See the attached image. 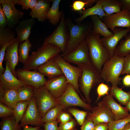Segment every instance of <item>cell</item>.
Here are the masks:
<instances>
[{
  "label": "cell",
  "mask_w": 130,
  "mask_h": 130,
  "mask_svg": "<svg viewBox=\"0 0 130 130\" xmlns=\"http://www.w3.org/2000/svg\"><path fill=\"white\" fill-rule=\"evenodd\" d=\"M117 47L114 54L121 57H124L130 53V32L125 37Z\"/></svg>",
  "instance_id": "cell-31"
},
{
  "label": "cell",
  "mask_w": 130,
  "mask_h": 130,
  "mask_svg": "<svg viewBox=\"0 0 130 130\" xmlns=\"http://www.w3.org/2000/svg\"><path fill=\"white\" fill-rule=\"evenodd\" d=\"M69 113L63 111H61L57 117V120L60 123L64 124L66 123L73 119Z\"/></svg>",
  "instance_id": "cell-44"
},
{
  "label": "cell",
  "mask_w": 130,
  "mask_h": 130,
  "mask_svg": "<svg viewBox=\"0 0 130 130\" xmlns=\"http://www.w3.org/2000/svg\"><path fill=\"white\" fill-rule=\"evenodd\" d=\"M62 57L67 62L77 65L91 64L88 46L84 39L74 50Z\"/></svg>",
  "instance_id": "cell-13"
},
{
  "label": "cell",
  "mask_w": 130,
  "mask_h": 130,
  "mask_svg": "<svg viewBox=\"0 0 130 130\" xmlns=\"http://www.w3.org/2000/svg\"><path fill=\"white\" fill-rule=\"evenodd\" d=\"M59 122L57 120L48 122L44 123V130H59L58 126Z\"/></svg>",
  "instance_id": "cell-46"
},
{
  "label": "cell",
  "mask_w": 130,
  "mask_h": 130,
  "mask_svg": "<svg viewBox=\"0 0 130 130\" xmlns=\"http://www.w3.org/2000/svg\"><path fill=\"white\" fill-rule=\"evenodd\" d=\"M102 101L110 109L115 120L125 118L130 114L126 107L122 106L116 102L110 93L105 95Z\"/></svg>",
  "instance_id": "cell-19"
},
{
  "label": "cell",
  "mask_w": 130,
  "mask_h": 130,
  "mask_svg": "<svg viewBox=\"0 0 130 130\" xmlns=\"http://www.w3.org/2000/svg\"><path fill=\"white\" fill-rule=\"evenodd\" d=\"M19 44L17 38L16 41L7 47L4 59L10 71L17 78L15 68L19 62L18 49Z\"/></svg>",
  "instance_id": "cell-18"
},
{
  "label": "cell",
  "mask_w": 130,
  "mask_h": 130,
  "mask_svg": "<svg viewBox=\"0 0 130 130\" xmlns=\"http://www.w3.org/2000/svg\"><path fill=\"white\" fill-rule=\"evenodd\" d=\"M77 122L75 119H73L70 121L65 124L60 123L58 126L59 130H74Z\"/></svg>",
  "instance_id": "cell-45"
},
{
  "label": "cell",
  "mask_w": 130,
  "mask_h": 130,
  "mask_svg": "<svg viewBox=\"0 0 130 130\" xmlns=\"http://www.w3.org/2000/svg\"><path fill=\"white\" fill-rule=\"evenodd\" d=\"M13 110L0 102V117L13 116Z\"/></svg>",
  "instance_id": "cell-43"
},
{
  "label": "cell",
  "mask_w": 130,
  "mask_h": 130,
  "mask_svg": "<svg viewBox=\"0 0 130 130\" xmlns=\"http://www.w3.org/2000/svg\"><path fill=\"white\" fill-rule=\"evenodd\" d=\"M50 0H38L34 8L29 15L32 18L36 19L39 21L43 22L47 19V16L51 7Z\"/></svg>",
  "instance_id": "cell-22"
},
{
  "label": "cell",
  "mask_w": 130,
  "mask_h": 130,
  "mask_svg": "<svg viewBox=\"0 0 130 130\" xmlns=\"http://www.w3.org/2000/svg\"><path fill=\"white\" fill-rule=\"evenodd\" d=\"M35 23V19L32 18L24 20L19 23L15 30L20 44L28 39Z\"/></svg>",
  "instance_id": "cell-21"
},
{
  "label": "cell",
  "mask_w": 130,
  "mask_h": 130,
  "mask_svg": "<svg viewBox=\"0 0 130 130\" xmlns=\"http://www.w3.org/2000/svg\"><path fill=\"white\" fill-rule=\"evenodd\" d=\"M86 119L92 120L95 125L101 123H108L115 120L110 109L101 101L88 113Z\"/></svg>",
  "instance_id": "cell-11"
},
{
  "label": "cell",
  "mask_w": 130,
  "mask_h": 130,
  "mask_svg": "<svg viewBox=\"0 0 130 130\" xmlns=\"http://www.w3.org/2000/svg\"><path fill=\"white\" fill-rule=\"evenodd\" d=\"M30 100L19 101L13 109V116L17 123L21 121Z\"/></svg>",
  "instance_id": "cell-33"
},
{
  "label": "cell",
  "mask_w": 130,
  "mask_h": 130,
  "mask_svg": "<svg viewBox=\"0 0 130 130\" xmlns=\"http://www.w3.org/2000/svg\"><path fill=\"white\" fill-rule=\"evenodd\" d=\"M108 123H101L95 125L94 130H108Z\"/></svg>",
  "instance_id": "cell-50"
},
{
  "label": "cell",
  "mask_w": 130,
  "mask_h": 130,
  "mask_svg": "<svg viewBox=\"0 0 130 130\" xmlns=\"http://www.w3.org/2000/svg\"><path fill=\"white\" fill-rule=\"evenodd\" d=\"M16 0H0V5L8 21L7 27L11 29L19 23L23 17L24 12L15 7Z\"/></svg>",
  "instance_id": "cell-12"
},
{
  "label": "cell",
  "mask_w": 130,
  "mask_h": 130,
  "mask_svg": "<svg viewBox=\"0 0 130 130\" xmlns=\"http://www.w3.org/2000/svg\"><path fill=\"white\" fill-rule=\"evenodd\" d=\"M68 83L65 76L63 75L47 80L45 85L52 97L58 100L64 94Z\"/></svg>",
  "instance_id": "cell-16"
},
{
  "label": "cell",
  "mask_w": 130,
  "mask_h": 130,
  "mask_svg": "<svg viewBox=\"0 0 130 130\" xmlns=\"http://www.w3.org/2000/svg\"><path fill=\"white\" fill-rule=\"evenodd\" d=\"M97 0H74L71 7L73 11L79 12L84 10L85 7H91Z\"/></svg>",
  "instance_id": "cell-37"
},
{
  "label": "cell",
  "mask_w": 130,
  "mask_h": 130,
  "mask_svg": "<svg viewBox=\"0 0 130 130\" xmlns=\"http://www.w3.org/2000/svg\"><path fill=\"white\" fill-rule=\"evenodd\" d=\"M22 127L23 130H39L40 127L36 126L35 127H32L26 125L23 126Z\"/></svg>",
  "instance_id": "cell-53"
},
{
  "label": "cell",
  "mask_w": 130,
  "mask_h": 130,
  "mask_svg": "<svg viewBox=\"0 0 130 130\" xmlns=\"http://www.w3.org/2000/svg\"><path fill=\"white\" fill-rule=\"evenodd\" d=\"M13 74L6 64L5 71L0 75V85L4 90L10 89H17L25 85Z\"/></svg>",
  "instance_id": "cell-20"
},
{
  "label": "cell",
  "mask_w": 130,
  "mask_h": 130,
  "mask_svg": "<svg viewBox=\"0 0 130 130\" xmlns=\"http://www.w3.org/2000/svg\"><path fill=\"white\" fill-rule=\"evenodd\" d=\"M67 27L64 14L62 11L59 24L50 35L45 38L42 46L52 44L58 48L62 54L64 53L66 51L69 39Z\"/></svg>",
  "instance_id": "cell-6"
},
{
  "label": "cell",
  "mask_w": 130,
  "mask_h": 130,
  "mask_svg": "<svg viewBox=\"0 0 130 130\" xmlns=\"http://www.w3.org/2000/svg\"><path fill=\"white\" fill-rule=\"evenodd\" d=\"M110 93L122 105H126L130 100V91L125 92L117 86H112Z\"/></svg>",
  "instance_id": "cell-29"
},
{
  "label": "cell",
  "mask_w": 130,
  "mask_h": 130,
  "mask_svg": "<svg viewBox=\"0 0 130 130\" xmlns=\"http://www.w3.org/2000/svg\"><path fill=\"white\" fill-rule=\"evenodd\" d=\"M109 90L110 88L107 85L103 83L99 84L97 89L98 97L96 102L102 96L108 94Z\"/></svg>",
  "instance_id": "cell-42"
},
{
  "label": "cell",
  "mask_w": 130,
  "mask_h": 130,
  "mask_svg": "<svg viewBox=\"0 0 130 130\" xmlns=\"http://www.w3.org/2000/svg\"><path fill=\"white\" fill-rule=\"evenodd\" d=\"M38 0H16V4L21 6L23 10H32L37 3Z\"/></svg>",
  "instance_id": "cell-41"
},
{
  "label": "cell",
  "mask_w": 130,
  "mask_h": 130,
  "mask_svg": "<svg viewBox=\"0 0 130 130\" xmlns=\"http://www.w3.org/2000/svg\"><path fill=\"white\" fill-rule=\"evenodd\" d=\"M112 32L113 34L110 37L101 38L103 44L107 49L111 57L114 55L118 42L130 32V27L124 29L116 27Z\"/></svg>",
  "instance_id": "cell-17"
},
{
  "label": "cell",
  "mask_w": 130,
  "mask_h": 130,
  "mask_svg": "<svg viewBox=\"0 0 130 130\" xmlns=\"http://www.w3.org/2000/svg\"><path fill=\"white\" fill-rule=\"evenodd\" d=\"M21 127L13 116L3 118L0 123V130H21Z\"/></svg>",
  "instance_id": "cell-32"
},
{
  "label": "cell",
  "mask_w": 130,
  "mask_h": 130,
  "mask_svg": "<svg viewBox=\"0 0 130 130\" xmlns=\"http://www.w3.org/2000/svg\"><path fill=\"white\" fill-rule=\"evenodd\" d=\"M15 34L8 27L0 28V48L6 43L11 41L15 38Z\"/></svg>",
  "instance_id": "cell-35"
},
{
  "label": "cell",
  "mask_w": 130,
  "mask_h": 130,
  "mask_svg": "<svg viewBox=\"0 0 130 130\" xmlns=\"http://www.w3.org/2000/svg\"><path fill=\"white\" fill-rule=\"evenodd\" d=\"M68 111L75 118L77 123L81 126L85 120L88 113L87 111L82 110L77 108H70L68 109Z\"/></svg>",
  "instance_id": "cell-38"
},
{
  "label": "cell",
  "mask_w": 130,
  "mask_h": 130,
  "mask_svg": "<svg viewBox=\"0 0 130 130\" xmlns=\"http://www.w3.org/2000/svg\"><path fill=\"white\" fill-rule=\"evenodd\" d=\"M37 70L47 76L48 79L63 75L60 67L53 58L39 67Z\"/></svg>",
  "instance_id": "cell-23"
},
{
  "label": "cell",
  "mask_w": 130,
  "mask_h": 130,
  "mask_svg": "<svg viewBox=\"0 0 130 130\" xmlns=\"http://www.w3.org/2000/svg\"><path fill=\"white\" fill-rule=\"evenodd\" d=\"M44 124L42 121L41 118L33 97L30 101L20 121V125L21 127L29 124L43 127Z\"/></svg>",
  "instance_id": "cell-15"
},
{
  "label": "cell",
  "mask_w": 130,
  "mask_h": 130,
  "mask_svg": "<svg viewBox=\"0 0 130 130\" xmlns=\"http://www.w3.org/2000/svg\"><path fill=\"white\" fill-rule=\"evenodd\" d=\"M90 16L93 24V29L92 30L93 33L100 35L105 38L109 37L113 34V32L109 30L98 16L93 15Z\"/></svg>",
  "instance_id": "cell-25"
},
{
  "label": "cell",
  "mask_w": 130,
  "mask_h": 130,
  "mask_svg": "<svg viewBox=\"0 0 130 130\" xmlns=\"http://www.w3.org/2000/svg\"><path fill=\"white\" fill-rule=\"evenodd\" d=\"M124 57L114 54L104 65L100 73L104 81L110 82L112 86L120 84L122 78L119 77L123 72Z\"/></svg>",
  "instance_id": "cell-3"
},
{
  "label": "cell",
  "mask_w": 130,
  "mask_h": 130,
  "mask_svg": "<svg viewBox=\"0 0 130 130\" xmlns=\"http://www.w3.org/2000/svg\"><path fill=\"white\" fill-rule=\"evenodd\" d=\"M123 85L126 87L130 86V75L128 74L122 78Z\"/></svg>",
  "instance_id": "cell-52"
},
{
  "label": "cell",
  "mask_w": 130,
  "mask_h": 130,
  "mask_svg": "<svg viewBox=\"0 0 130 130\" xmlns=\"http://www.w3.org/2000/svg\"><path fill=\"white\" fill-rule=\"evenodd\" d=\"M33 90V97L42 118L49 110L59 104L57 100L52 97L45 85Z\"/></svg>",
  "instance_id": "cell-8"
},
{
  "label": "cell",
  "mask_w": 130,
  "mask_h": 130,
  "mask_svg": "<svg viewBox=\"0 0 130 130\" xmlns=\"http://www.w3.org/2000/svg\"><path fill=\"white\" fill-rule=\"evenodd\" d=\"M53 59L60 67L68 83L72 86L77 92L80 94L82 99L85 102L84 98L80 92L79 87L78 79L82 72L81 68L71 65L65 61L59 54Z\"/></svg>",
  "instance_id": "cell-7"
},
{
  "label": "cell",
  "mask_w": 130,
  "mask_h": 130,
  "mask_svg": "<svg viewBox=\"0 0 130 130\" xmlns=\"http://www.w3.org/2000/svg\"><path fill=\"white\" fill-rule=\"evenodd\" d=\"M122 9L127 10L130 12V0H120Z\"/></svg>",
  "instance_id": "cell-51"
},
{
  "label": "cell",
  "mask_w": 130,
  "mask_h": 130,
  "mask_svg": "<svg viewBox=\"0 0 130 130\" xmlns=\"http://www.w3.org/2000/svg\"><path fill=\"white\" fill-rule=\"evenodd\" d=\"M64 109V108L60 105L52 108L41 118L42 122L43 123H45L49 121L57 120L59 113Z\"/></svg>",
  "instance_id": "cell-36"
},
{
  "label": "cell",
  "mask_w": 130,
  "mask_h": 130,
  "mask_svg": "<svg viewBox=\"0 0 130 130\" xmlns=\"http://www.w3.org/2000/svg\"></svg>",
  "instance_id": "cell-57"
},
{
  "label": "cell",
  "mask_w": 130,
  "mask_h": 130,
  "mask_svg": "<svg viewBox=\"0 0 130 130\" xmlns=\"http://www.w3.org/2000/svg\"><path fill=\"white\" fill-rule=\"evenodd\" d=\"M103 9L106 15L117 13L121 10V4L119 0H101Z\"/></svg>",
  "instance_id": "cell-28"
},
{
  "label": "cell",
  "mask_w": 130,
  "mask_h": 130,
  "mask_svg": "<svg viewBox=\"0 0 130 130\" xmlns=\"http://www.w3.org/2000/svg\"><path fill=\"white\" fill-rule=\"evenodd\" d=\"M19 102L17 90L10 89L4 90L0 102L13 109Z\"/></svg>",
  "instance_id": "cell-26"
},
{
  "label": "cell",
  "mask_w": 130,
  "mask_h": 130,
  "mask_svg": "<svg viewBox=\"0 0 130 130\" xmlns=\"http://www.w3.org/2000/svg\"><path fill=\"white\" fill-rule=\"evenodd\" d=\"M74 130H78L76 128Z\"/></svg>",
  "instance_id": "cell-56"
},
{
  "label": "cell",
  "mask_w": 130,
  "mask_h": 130,
  "mask_svg": "<svg viewBox=\"0 0 130 130\" xmlns=\"http://www.w3.org/2000/svg\"><path fill=\"white\" fill-rule=\"evenodd\" d=\"M61 1V0H52V5L48 13L47 19L53 25H57L61 19L62 11H59V6Z\"/></svg>",
  "instance_id": "cell-27"
},
{
  "label": "cell",
  "mask_w": 130,
  "mask_h": 130,
  "mask_svg": "<svg viewBox=\"0 0 130 130\" xmlns=\"http://www.w3.org/2000/svg\"><path fill=\"white\" fill-rule=\"evenodd\" d=\"M61 52L58 48L52 44L42 46L32 52L23 68L28 70H37L39 67Z\"/></svg>",
  "instance_id": "cell-4"
},
{
  "label": "cell",
  "mask_w": 130,
  "mask_h": 130,
  "mask_svg": "<svg viewBox=\"0 0 130 130\" xmlns=\"http://www.w3.org/2000/svg\"><path fill=\"white\" fill-rule=\"evenodd\" d=\"M34 70L31 71L18 68L16 70V76L23 84L33 89L45 85L47 81L45 76L37 70Z\"/></svg>",
  "instance_id": "cell-10"
},
{
  "label": "cell",
  "mask_w": 130,
  "mask_h": 130,
  "mask_svg": "<svg viewBox=\"0 0 130 130\" xmlns=\"http://www.w3.org/2000/svg\"><path fill=\"white\" fill-rule=\"evenodd\" d=\"M130 74V53L124 57V64L122 74Z\"/></svg>",
  "instance_id": "cell-47"
},
{
  "label": "cell",
  "mask_w": 130,
  "mask_h": 130,
  "mask_svg": "<svg viewBox=\"0 0 130 130\" xmlns=\"http://www.w3.org/2000/svg\"><path fill=\"white\" fill-rule=\"evenodd\" d=\"M129 123H130V114L125 118L115 120L108 123V130H119Z\"/></svg>",
  "instance_id": "cell-39"
},
{
  "label": "cell",
  "mask_w": 130,
  "mask_h": 130,
  "mask_svg": "<svg viewBox=\"0 0 130 130\" xmlns=\"http://www.w3.org/2000/svg\"><path fill=\"white\" fill-rule=\"evenodd\" d=\"M17 39L15 38L12 40L5 43L0 48V75L3 73L5 72V68H3V62L4 60L6 50L7 47L14 42Z\"/></svg>",
  "instance_id": "cell-40"
},
{
  "label": "cell",
  "mask_w": 130,
  "mask_h": 130,
  "mask_svg": "<svg viewBox=\"0 0 130 130\" xmlns=\"http://www.w3.org/2000/svg\"><path fill=\"white\" fill-rule=\"evenodd\" d=\"M125 106L129 111L130 112V100L127 103Z\"/></svg>",
  "instance_id": "cell-55"
},
{
  "label": "cell",
  "mask_w": 130,
  "mask_h": 130,
  "mask_svg": "<svg viewBox=\"0 0 130 130\" xmlns=\"http://www.w3.org/2000/svg\"><path fill=\"white\" fill-rule=\"evenodd\" d=\"M84 40L88 46L91 63L100 73L104 65L111 56L103 44L100 35L94 33L91 31Z\"/></svg>",
  "instance_id": "cell-1"
},
{
  "label": "cell",
  "mask_w": 130,
  "mask_h": 130,
  "mask_svg": "<svg viewBox=\"0 0 130 130\" xmlns=\"http://www.w3.org/2000/svg\"><path fill=\"white\" fill-rule=\"evenodd\" d=\"M66 21L69 31V39L66 51L61 55V57L75 49L92 29V26L90 24H74L69 18Z\"/></svg>",
  "instance_id": "cell-5"
},
{
  "label": "cell",
  "mask_w": 130,
  "mask_h": 130,
  "mask_svg": "<svg viewBox=\"0 0 130 130\" xmlns=\"http://www.w3.org/2000/svg\"><path fill=\"white\" fill-rule=\"evenodd\" d=\"M8 24L7 20L3 10L2 6L0 5V28L6 27Z\"/></svg>",
  "instance_id": "cell-49"
},
{
  "label": "cell",
  "mask_w": 130,
  "mask_h": 130,
  "mask_svg": "<svg viewBox=\"0 0 130 130\" xmlns=\"http://www.w3.org/2000/svg\"><path fill=\"white\" fill-rule=\"evenodd\" d=\"M82 70L78 79L79 89L82 92L86 103L90 104L91 100L90 94L92 89L101 81L100 73L91 64L77 65Z\"/></svg>",
  "instance_id": "cell-2"
},
{
  "label": "cell",
  "mask_w": 130,
  "mask_h": 130,
  "mask_svg": "<svg viewBox=\"0 0 130 130\" xmlns=\"http://www.w3.org/2000/svg\"><path fill=\"white\" fill-rule=\"evenodd\" d=\"M57 100L59 105L64 109L73 106L81 107L88 111H91L92 108L91 105L82 99L72 86L69 83L64 94Z\"/></svg>",
  "instance_id": "cell-9"
},
{
  "label": "cell",
  "mask_w": 130,
  "mask_h": 130,
  "mask_svg": "<svg viewBox=\"0 0 130 130\" xmlns=\"http://www.w3.org/2000/svg\"><path fill=\"white\" fill-rule=\"evenodd\" d=\"M102 19L103 23L112 31L116 27H130V12L126 9H122L117 13L106 15Z\"/></svg>",
  "instance_id": "cell-14"
},
{
  "label": "cell",
  "mask_w": 130,
  "mask_h": 130,
  "mask_svg": "<svg viewBox=\"0 0 130 130\" xmlns=\"http://www.w3.org/2000/svg\"><path fill=\"white\" fill-rule=\"evenodd\" d=\"M81 16L75 20L78 24L80 23L85 18L93 15L98 16L101 20L106 16L104 11L101 3V0H97L93 6L88 8L79 12Z\"/></svg>",
  "instance_id": "cell-24"
},
{
  "label": "cell",
  "mask_w": 130,
  "mask_h": 130,
  "mask_svg": "<svg viewBox=\"0 0 130 130\" xmlns=\"http://www.w3.org/2000/svg\"><path fill=\"white\" fill-rule=\"evenodd\" d=\"M119 130H130V123L128 124L124 128Z\"/></svg>",
  "instance_id": "cell-54"
},
{
  "label": "cell",
  "mask_w": 130,
  "mask_h": 130,
  "mask_svg": "<svg viewBox=\"0 0 130 130\" xmlns=\"http://www.w3.org/2000/svg\"><path fill=\"white\" fill-rule=\"evenodd\" d=\"M32 46L29 39L19 44L18 49L19 62L24 65L26 63L30 57L29 53Z\"/></svg>",
  "instance_id": "cell-30"
},
{
  "label": "cell",
  "mask_w": 130,
  "mask_h": 130,
  "mask_svg": "<svg viewBox=\"0 0 130 130\" xmlns=\"http://www.w3.org/2000/svg\"><path fill=\"white\" fill-rule=\"evenodd\" d=\"M19 101L30 100L33 97V88L26 85L20 87L17 90Z\"/></svg>",
  "instance_id": "cell-34"
},
{
  "label": "cell",
  "mask_w": 130,
  "mask_h": 130,
  "mask_svg": "<svg viewBox=\"0 0 130 130\" xmlns=\"http://www.w3.org/2000/svg\"><path fill=\"white\" fill-rule=\"evenodd\" d=\"M95 126L92 120L86 119L81 125V130H94Z\"/></svg>",
  "instance_id": "cell-48"
}]
</instances>
